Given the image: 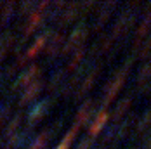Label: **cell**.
Returning <instances> with one entry per match:
<instances>
[{
	"label": "cell",
	"mask_w": 151,
	"mask_h": 149,
	"mask_svg": "<svg viewBox=\"0 0 151 149\" xmlns=\"http://www.w3.org/2000/svg\"><path fill=\"white\" fill-rule=\"evenodd\" d=\"M130 62L132 59H129L125 62V66L122 68V71L115 74V78L109 82V85L106 87L104 90V95H103V101H101V106H103V109H104L106 106L111 104V101L116 97V94L120 92V89L123 87V83H125V78H127V74H129V69H130Z\"/></svg>",
	"instance_id": "cell-1"
},
{
	"label": "cell",
	"mask_w": 151,
	"mask_h": 149,
	"mask_svg": "<svg viewBox=\"0 0 151 149\" xmlns=\"http://www.w3.org/2000/svg\"><path fill=\"white\" fill-rule=\"evenodd\" d=\"M87 37H89V28H87L85 21H80V23H78V26L70 33L68 40L64 42V47H63V56L70 54V52H71V50H75V49H76V50H78V49H82V45H83V42L87 40Z\"/></svg>",
	"instance_id": "cell-2"
},
{
	"label": "cell",
	"mask_w": 151,
	"mask_h": 149,
	"mask_svg": "<svg viewBox=\"0 0 151 149\" xmlns=\"http://www.w3.org/2000/svg\"><path fill=\"white\" fill-rule=\"evenodd\" d=\"M40 76H42V68L38 66V64H31L28 69H23L21 73L16 76L14 83H12V92L19 89H26L30 83H33L35 80H40Z\"/></svg>",
	"instance_id": "cell-3"
},
{
	"label": "cell",
	"mask_w": 151,
	"mask_h": 149,
	"mask_svg": "<svg viewBox=\"0 0 151 149\" xmlns=\"http://www.w3.org/2000/svg\"><path fill=\"white\" fill-rule=\"evenodd\" d=\"M47 7H49V2H40V4H37V9H35V12L30 16L28 23H26V28H24L23 40H26L31 33H35V31L42 26V23H44V17H45V9H47Z\"/></svg>",
	"instance_id": "cell-4"
},
{
	"label": "cell",
	"mask_w": 151,
	"mask_h": 149,
	"mask_svg": "<svg viewBox=\"0 0 151 149\" xmlns=\"http://www.w3.org/2000/svg\"><path fill=\"white\" fill-rule=\"evenodd\" d=\"M64 42H66V35L63 31H52L50 35V42L44 47L45 49V56L50 59H56L59 54H63V47H64Z\"/></svg>",
	"instance_id": "cell-5"
},
{
	"label": "cell",
	"mask_w": 151,
	"mask_h": 149,
	"mask_svg": "<svg viewBox=\"0 0 151 149\" xmlns=\"http://www.w3.org/2000/svg\"><path fill=\"white\" fill-rule=\"evenodd\" d=\"M49 106H50V99H42V101H37V104L33 106L28 113V128H33L35 123H38L40 120L45 118L47 111H49Z\"/></svg>",
	"instance_id": "cell-6"
},
{
	"label": "cell",
	"mask_w": 151,
	"mask_h": 149,
	"mask_svg": "<svg viewBox=\"0 0 151 149\" xmlns=\"http://www.w3.org/2000/svg\"><path fill=\"white\" fill-rule=\"evenodd\" d=\"M92 113H94V101H92V99H87L83 104L78 107V113H76V118H75V121H73L71 130L78 132V130L89 121V118H91Z\"/></svg>",
	"instance_id": "cell-7"
},
{
	"label": "cell",
	"mask_w": 151,
	"mask_h": 149,
	"mask_svg": "<svg viewBox=\"0 0 151 149\" xmlns=\"http://www.w3.org/2000/svg\"><path fill=\"white\" fill-rule=\"evenodd\" d=\"M42 90H44V82H42V78H40V80H35V82L30 83L26 89H23L21 99H19V106L23 107V106L33 102V101L38 97V94H40Z\"/></svg>",
	"instance_id": "cell-8"
},
{
	"label": "cell",
	"mask_w": 151,
	"mask_h": 149,
	"mask_svg": "<svg viewBox=\"0 0 151 149\" xmlns=\"http://www.w3.org/2000/svg\"><path fill=\"white\" fill-rule=\"evenodd\" d=\"M134 19H136V12H132V11H129V12H123L120 16V19L115 23V26H113V37L115 38H118V37H123L127 31L132 28V24H134Z\"/></svg>",
	"instance_id": "cell-9"
},
{
	"label": "cell",
	"mask_w": 151,
	"mask_h": 149,
	"mask_svg": "<svg viewBox=\"0 0 151 149\" xmlns=\"http://www.w3.org/2000/svg\"><path fill=\"white\" fill-rule=\"evenodd\" d=\"M78 12H80V4H78V2L66 4V5H64V9H63V12H61V16H59L58 24H59L61 28H66L68 24H71V23L76 19Z\"/></svg>",
	"instance_id": "cell-10"
},
{
	"label": "cell",
	"mask_w": 151,
	"mask_h": 149,
	"mask_svg": "<svg viewBox=\"0 0 151 149\" xmlns=\"http://www.w3.org/2000/svg\"><path fill=\"white\" fill-rule=\"evenodd\" d=\"M31 135V128H24L23 132H17V134H12L11 137L4 139L5 144H4V149H19L23 148L26 142H28V137Z\"/></svg>",
	"instance_id": "cell-11"
},
{
	"label": "cell",
	"mask_w": 151,
	"mask_h": 149,
	"mask_svg": "<svg viewBox=\"0 0 151 149\" xmlns=\"http://www.w3.org/2000/svg\"><path fill=\"white\" fill-rule=\"evenodd\" d=\"M108 120H109V115L106 113V109H101L97 115H96V118L92 120V123L89 125V137H96V135L101 134V130L104 128V125L108 123Z\"/></svg>",
	"instance_id": "cell-12"
},
{
	"label": "cell",
	"mask_w": 151,
	"mask_h": 149,
	"mask_svg": "<svg viewBox=\"0 0 151 149\" xmlns=\"http://www.w3.org/2000/svg\"><path fill=\"white\" fill-rule=\"evenodd\" d=\"M50 35H52V31H50V30H45V31H44V35L37 37V40L33 42V45H31L30 49H28V52H26L23 57H24L26 61H28V59H33V57H37V56H38V52H40V50L45 47L47 38H49Z\"/></svg>",
	"instance_id": "cell-13"
},
{
	"label": "cell",
	"mask_w": 151,
	"mask_h": 149,
	"mask_svg": "<svg viewBox=\"0 0 151 149\" xmlns=\"http://www.w3.org/2000/svg\"><path fill=\"white\" fill-rule=\"evenodd\" d=\"M99 66H96L94 68V71H91V73H87V76H85V80H83V83H82V87H80V90L76 92V99L78 97H83L89 90L94 87V83H96V80H97V76H99Z\"/></svg>",
	"instance_id": "cell-14"
},
{
	"label": "cell",
	"mask_w": 151,
	"mask_h": 149,
	"mask_svg": "<svg viewBox=\"0 0 151 149\" xmlns=\"http://www.w3.org/2000/svg\"><path fill=\"white\" fill-rule=\"evenodd\" d=\"M115 7H116V2H108L104 5H101V12H99L97 19H96V24H94L96 30H101V28L104 26V23L109 19V16H111V12H113Z\"/></svg>",
	"instance_id": "cell-15"
},
{
	"label": "cell",
	"mask_w": 151,
	"mask_h": 149,
	"mask_svg": "<svg viewBox=\"0 0 151 149\" xmlns=\"http://www.w3.org/2000/svg\"><path fill=\"white\" fill-rule=\"evenodd\" d=\"M64 69H58V71H54V73L50 74V80H49V83H47V90H49V94L52 92V94H56L59 87L64 85Z\"/></svg>",
	"instance_id": "cell-16"
},
{
	"label": "cell",
	"mask_w": 151,
	"mask_h": 149,
	"mask_svg": "<svg viewBox=\"0 0 151 149\" xmlns=\"http://www.w3.org/2000/svg\"><path fill=\"white\" fill-rule=\"evenodd\" d=\"M14 35L11 33V31H5V33H2L0 35V62H2V59L7 56V52L11 50V47H12V44H14Z\"/></svg>",
	"instance_id": "cell-17"
},
{
	"label": "cell",
	"mask_w": 151,
	"mask_h": 149,
	"mask_svg": "<svg viewBox=\"0 0 151 149\" xmlns=\"http://www.w3.org/2000/svg\"><path fill=\"white\" fill-rule=\"evenodd\" d=\"M130 104H132V97L129 95V97H125V99H122L120 102L116 104V107H115V111H113V115H111V120L116 123L118 120L123 118V115L129 111V107H130Z\"/></svg>",
	"instance_id": "cell-18"
},
{
	"label": "cell",
	"mask_w": 151,
	"mask_h": 149,
	"mask_svg": "<svg viewBox=\"0 0 151 149\" xmlns=\"http://www.w3.org/2000/svg\"><path fill=\"white\" fill-rule=\"evenodd\" d=\"M150 80H151V57L139 69V73H137V85L139 87H144L146 83H150Z\"/></svg>",
	"instance_id": "cell-19"
},
{
	"label": "cell",
	"mask_w": 151,
	"mask_h": 149,
	"mask_svg": "<svg viewBox=\"0 0 151 149\" xmlns=\"http://www.w3.org/2000/svg\"><path fill=\"white\" fill-rule=\"evenodd\" d=\"M150 26H151V11L148 12V14L144 16V19H142V23H141V26L137 28V31H136V47L139 44H141V40L146 37V33L150 31Z\"/></svg>",
	"instance_id": "cell-20"
},
{
	"label": "cell",
	"mask_w": 151,
	"mask_h": 149,
	"mask_svg": "<svg viewBox=\"0 0 151 149\" xmlns=\"http://www.w3.org/2000/svg\"><path fill=\"white\" fill-rule=\"evenodd\" d=\"M21 120H23V111H17L14 115V118L11 120V121H7V127H5V139L11 137L12 134H16V130H17Z\"/></svg>",
	"instance_id": "cell-21"
},
{
	"label": "cell",
	"mask_w": 151,
	"mask_h": 149,
	"mask_svg": "<svg viewBox=\"0 0 151 149\" xmlns=\"http://www.w3.org/2000/svg\"><path fill=\"white\" fill-rule=\"evenodd\" d=\"M83 56H85V49L82 47V49H78L75 54H73V57L70 59V62H68V66H66L64 71H75L76 68H78V64L83 61Z\"/></svg>",
	"instance_id": "cell-22"
},
{
	"label": "cell",
	"mask_w": 151,
	"mask_h": 149,
	"mask_svg": "<svg viewBox=\"0 0 151 149\" xmlns=\"http://www.w3.org/2000/svg\"><path fill=\"white\" fill-rule=\"evenodd\" d=\"M14 2H9V4H5L4 5V11H2V16H0V24L2 26H7L9 24V21H11V17L14 14Z\"/></svg>",
	"instance_id": "cell-23"
},
{
	"label": "cell",
	"mask_w": 151,
	"mask_h": 149,
	"mask_svg": "<svg viewBox=\"0 0 151 149\" xmlns=\"http://www.w3.org/2000/svg\"><path fill=\"white\" fill-rule=\"evenodd\" d=\"M47 142H49V134H47V130H44L33 139V142L28 149H45Z\"/></svg>",
	"instance_id": "cell-24"
},
{
	"label": "cell",
	"mask_w": 151,
	"mask_h": 149,
	"mask_svg": "<svg viewBox=\"0 0 151 149\" xmlns=\"http://www.w3.org/2000/svg\"><path fill=\"white\" fill-rule=\"evenodd\" d=\"M37 9V2H23L19 5V17H26V16H31Z\"/></svg>",
	"instance_id": "cell-25"
},
{
	"label": "cell",
	"mask_w": 151,
	"mask_h": 149,
	"mask_svg": "<svg viewBox=\"0 0 151 149\" xmlns=\"http://www.w3.org/2000/svg\"><path fill=\"white\" fill-rule=\"evenodd\" d=\"M76 134H78V132H75V130H71V128H70V130H68V134L63 137L61 144L56 149H70V146H71V144H73V140H75Z\"/></svg>",
	"instance_id": "cell-26"
},
{
	"label": "cell",
	"mask_w": 151,
	"mask_h": 149,
	"mask_svg": "<svg viewBox=\"0 0 151 149\" xmlns=\"http://www.w3.org/2000/svg\"><path fill=\"white\" fill-rule=\"evenodd\" d=\"M150 127H151V113L148 111L142 118L139 120V123H137V132L142 134V132H144L146 128H150Z\"/></svg>",
	"instance_id": "cell-27"
},
{
	"label": "cell",
	"mask_w": 151,
	"mask_h": 149,
	"mask_svg": "<svg viewBox=\"0 0 151 149\" xmlns=\"http://www.w3.org/2000/svg\"><path fill=\"white\" fill-rule=\"evenodd\" d=\"M97 7L96 2H85V4H80V11H82V16H87L91 11H94Z\"/></svg>",
	"instance_id": "cell-28"
},
{
	"label": "cell",
	"mask_w": 151,
	"mask_h": 149,
	"mask_svg": "<svg viewBox=\"0 0 151 149\" xmlns=\"http://www.w3.org/2000/svg\"><path fill=\"white\" fill-rule=\"evenodd\" d=\"M92 142H94V139L87 135L85 139H82V140L78 142V146H76V149H91V148H92Z\"/></svg>",
	"instance_id": "cell-29"
},
{
	"label": "cell",
	"mask_w": 151,
	"mask_h": 149,
	"mask_svg": "<svg viewBox=\"0 0 151 149\" xmlns=\"http://www.w3.org/2000/svg\"><path fill=\"white\" fill-rule=\"evenodd\" d=\"M0 74H2V71H0Z\"/></svg>",
	"instance_id": "cell-30"
},
{
	"label": "cell",
	"mask_w": 151,
	"mask_h": 149,
	"mask_svg": "<svg viewBox=\"0 0 151 149\" xmlns=\"http://www.w3.org/2000/svg\"><path fill=\"white\" fill-rule=\"evenodd\" d=\"M150 113H151V109H150Z\"/></svg>",
	"instance_id": "cell-31"
},
{
	"label": "cell",
	"mask_w": 151,
	"mask_h": 149,
	"mask_svg": "<svg viewBox=\"0 0 151 149\" xmlns=\"http://www.w3.org/2000/svg\"><path fill=\"white\" fill-rule=\"evenodd\" d=\"M0 5H2V4H0Z\"/></svg>",
	"instance_id": "cell-32"
}]
</instances>
